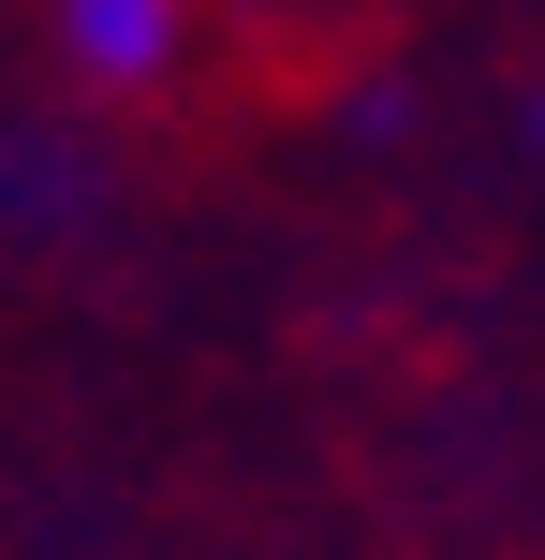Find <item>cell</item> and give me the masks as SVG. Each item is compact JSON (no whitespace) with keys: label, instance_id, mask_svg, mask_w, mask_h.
<instances>
[{"label":"cell","instance_id":"obj_2","mask_svg":"<svg viewBox=\"0 0 545 560\" xmlns=\"http://www.w3.org/2000/svg\"><path fill=\"white\" fill-rule=\"evenodd\" d=\"M531 148H545V104H531Z\"/></svg>","mask_w":545,"mask_h":560},{"label":"cell","instance_id":"obj_1","mask_svg":"<svg viewBox=\"0 0 545 560\" xmlns=\"http://www.w3.org/2000/svg\"><path fill=\"white\" fill-rule=\"evenodd\" d=\"M59 59L88 89H163L192 59V0H59Z\"/></svg>","mask_w":545,"mask_h":560}]
</instances>
